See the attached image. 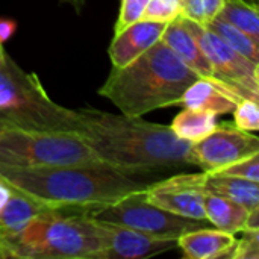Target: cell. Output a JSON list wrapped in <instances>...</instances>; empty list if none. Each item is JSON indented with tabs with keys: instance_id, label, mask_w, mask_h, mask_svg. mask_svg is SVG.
I'll return each mask as SVG.
<instances>
[{
	"instance_id": "1",
	"label": "cell",
	"mask_w": 259,
	"mask_h": 259,
	"mask_svg": "<svg viewBox=\"0 0 259 259\" xmlns=\"http://www.w3.org/2000/svg\"><path fill=\"white\" fill-rule=\"evenodd\" d=\"M76 112L77 131L99 161L118 171L138 176L194 165L193 144L179 140L170 126L96 108H80Z\"/></svg>"
},
{
	"instance_id": "2",
	"label": "cell",
	"mask_w": 259,
	"mask_h": 259,
	"mask_svg": "<svg viewBox=\"0 0 259 259\" xmlns=\"http://www.w3.org/2000/svg\"><path fill=\"white\" fill-rule=\"evenodd\" d=\"M0 182L41 208L70 212H90L149 185L135 175L118 171L103 162L0 167Z\"/></svg>"
},
{
	"instance_id": "3",
	"label": "cell",
	"mask_w": 259,
	"mask_h": 259,
	"mask_svg": "<svg viewBox=\"0 0 259 259\" xmlns=\"http://www.w3.org/2000/svg\"><path fill=\"white\" fill-rule=\"evenodd\" d=\"M161 39L131 64L114 68L99 94L111 100L127 117H143L152 111L178 106L184 91L197 79Z\"/></svg>"
},
{
	"instance_id": "4",
	"label": "cell",
	"mask_w": 259,
	"mask_h": 259,
	"mask_svg": "<svg viewBox=\"0 0 259 259\" xmlns=\"http://www.w3.org/2000/svg\"><path fill=\"white\" fill-rule=\"evenodd\" d=\"M5 250L8 259H99L103 240L87 212L47 209L5 238Z\"/></svg>"
},
{
	"instance_id": "5",
	"label": "cell",
	"mask_w": 259,
	"mask_h": 259,
	"mask_svg": "<svg viewBox=\"0 0 259 259\" xmlns=\"http://www.w3.org/2000/svg\"><path fill=\"white\" fill-rule=\"evenodd\" d=\"M77 112L53 102L41 80L0 46V126L77 131Z\"/></svg>"
},
{
	"instance_id": "6",
	"label": "cell",
	"mask_w": 259,
	"mask_h": 259,
	"mask_svg": "<svg viewBox=\"0 0 259 259\" xmlns=\"http://www.w3.org/2000/svg\"><path fill=\"white\" fill-rule=\"evenodd\" d=\"M79 131L0 126V167L99 164Z\"/></svg>"
},
{
	"instance_id": "7",
	"label": "cell",
	"mask_w": 259,
	"mask_h": 259,
	"mask_svg": "<svg viewBox=\"0 0 259 259\" xmlns=\"http://www.w3.org/2000/svg\"><path fill=\"white\" fill-rule=\"evenodd\" d=\"M144 190L131 193L117 202L96 208L87 212V215L102 223L118 225L149 235L170 238H178L185 232L211 226L208 220H194L176 215L150 203L144 196Z\"/></svg>"
},
{
	"instance_id": "8",
	"label": "cell",
	"mask_w": 259,
	"mask_h": 259,
	"mask_svg": "<svg viewBox=\"0 0 259 259\" xmlns=\"http://www.w3.org/2000/svg\"><path fill=\"white\" fill-rule=\"evenodd\" d=\"M182 18L187 30L194 36L203 55L209 61L214 79L235 88L244 99H259V64L252 62L206 26Z\"/></svg>"
},
{
	"instance_id": "9",
	"label": "cell",
	"mask_w": 259,
	"mask_h": 259,
	"mask_svg": "<svg viewBox=\"0 0 259 259\" xmlns=\"http://www.w3.org/2000/svg\"><path fill=\"white\" fill-rule=\"evenodd\" d=\"M256 153L258 137L228 123L219 124L214 132L191 146L193 164L202 171H217Z\"/></svg>"
},
{
	"instance_id": "10",
	"label": "cell",
	"mask_w": 259,
	"mask_h": 259,
	"mask_svg": "<svg viewBox=\"0 0 259 259\" xmlns=\"http://www.w3.org/2000/svg\"><path fill=\"white\" fill-rule=\"evenodd\" d=\"M205 191L200 185V173L176 175L156 184H149L144 190L146 199L176 215L194 220L205 219Z\"/></svg>"
},
{
	"instance_id": "11",
	"label": "cell",
	"mask_w": 259,
	"mask_h": 259,
	"mask_svg": "<svg viewBox=\"0 0 259 259\" xmlns=\"http://www.w3.org/2000/svg\"><path fill=\"white\" fill-rule=\"evenodd\" d=\"M97 225L103 240L99 259H144L178 249V238L155 237L111 223Z\"/></svg>"
},
{
	"instance_id": "12",
	"label": "cell",
	"mask_w": 259,
	"mask_h": 259,
	"mask_svg": "<svg viewBox=\"0 0 259 259\" xmlns=\"http://www.w3.org/2000/svg\"><path fill=\"white\" fill-rule=\"evenodd\" d=\"M167 23L138 20L131 26L124 27L118 33H114V38L109 44L108 53L114 68H121L143 55L162 36Z\"/></svg>"
},
{
	"instance_id": "13",
	"label": "cell",
	"mask_w": 259,
	"mask_h": 259,
	"mask_svg": "<svg viewBox=\"0 0 259 259\" xmlns=\"http://www.w3.org/2000/svg\"><path fill=\"white\" fill-rule=\"evenodd\" d=\"M244 97L231 85L214 77H197L181 96L178 106L200 109L215 115L231 114Z\"/></svg>"
},
{
	"instance_id": "14",
	"label": "cell",
	"mask_w": 259,
	"mask_h": 259,
	"mask_svg": "<svg viewBox=\"0 0 259 259\" xmlns=\"http://www.w3.org/2000/svg\"><path fill=\"white\" fill-rule=\"evenodd\" d=\"M237 243L235 234L206 226L178 237V249L190 259L226 258L232 253Z\"/></svg>"
},
{
	"instance_id": "15",
	"label": "cell",
	"mask_w": 259,
	"mask_h": 259,
	"mask_svg": "<svg viewBox=\"0 0 259 259\" xmlns=\"http://www.w3.org/2000/svg\"><path fill=\"white\" fill-rule=\"evenodd\" d=\"M161 41L193 71L197 73L199 77H212V67L206 56L203 55L200 46L194 39V36L187 30L182 23V18L178 17L176 20L167 23Z\"/></svg>"
},
{
	"instance_id": "16",
	"label": "cell",
	"mask_w": 259,
	"mask_h": 259,
	"mask_svg": "<svg viewBox=\"0 0 259 259\" xmlns=\"http://www.w3.org/2000/svg\"><path fill=\"white\" fill-rule=\"evenodd\" d=\"M200 185L205 193L223 196L232 202L243 205L249 211L259 208V182L217 175L211 171H202Z\"/></svg>"
},
{
	"instance_id": "17",
	"label": "cell",
	"mask_w": 259,
	"mask_h": 259,
	"mask_svg": "<svg viewBox=\"0 0 259 259\" xmlns=\"http://www.w3.org/2000/svg\"><path fill=\"white\" fill-rule=\"evenodd\" d=\"M203 205L205 219L211 223L212 228L231 234H240L243 229H246L250 211L243 205L212 193L205 194Z\"/></svg>"
},
{
	"instance_id": "18",
	"label": "cell",
	"mask_w": 259,
	"mask_h": 259,
	"mask_svg": "<svg viewBox=\"0 0 259 259\" xmlns=\"http://www.w3.org/2000/svg\"><path fill=\"white\" fill-rule=\"evenodd\" d=\"M217 126L219 123L215 114L200 109L184 108L173 118L170 129L179 140L194 144L203 140L205 137H208L211 132H214Z\"/></svg>"
},
{
	"instance_id": "19",
	"label": "cell",
	"mask_w": 259,
	"mask_h": 259,
	"mask_svg": "<svg viewBox=\"0 0 259 259\" xmlns=\"http://www.w3.org/2000/svg\"><path fill=\"white\" fill-rule=\"evenodd\" d=\"M42 211L47 209L38 206L36 203L26 199L24 196L11 191V197L0 209V235L3 238V244H5V238L23 229L36 214Z\"/></svg>"
},
{
	"instance_id": "20",
	"label": "cell",
	"mask_w": 259,
	"mask_h": 259,
	"mask_svg": "<svg viewBox=\"0 0 259 259\" xmlns=\"http://www.w3.org/2000/svg\"><path fill=\"white\" fill-rule=\"evenodd\" d=\"M219 17L240 29L252 41L259 42L258 5L249 0H226Z\"/></svg>"
},
{
	"instance_id": "21",
	"label": "cell",
	"mask_w": 259,
	"mask_h": 259,
	"mask_svg": "<svg viewBox=\"0 0 259 259\" xmlns=\"http://www.w3.org/2000/svg\"><path fill=\"white\" fill-rule=\"evenodd\" d=\"M206 26L211 32H214L215 35H219L226 44H229L234 50H237L238 53H241L243 56H246L247 59H250L252 62L259 64V49L258 42L252 41L246 33H243L240 29H237L235 26H232L231 23H228L226 20L220 18L219 15L214 17L209 23L203 24Z\"/></svg>"
},
{
	"instance_id": "22",
	"label": "cell",
	"mask_w": 259,
	"mask_h": 259,
	"mask_svg": "<svg viewBox=\"0 0 259 259\" xmlns=\"http://www.w3.org/2000/svg\"><path fill=\"white\" fill-rule=\"evenodd\" d=\"M225 2L226 0H185L181 17L206 24L219 15Z\"/></svg>"
},
{
	"instance_id": "23",
	"label": "cell",
	"mask_w": 259,
	"mask_h": 259,
	"mask_svg": "<svg viewBox=\"0 0 259 259\" xmlns=\"http://www.w3.org/2000/svg\"><path fill=\"white\" fill-rule=\"evenodd\" d=\"M182 0H149L143 20L170 23L182 15Z\"/></svg>"
},
{
	"instance_id": "24",
	"label": "cell",
	"mask_w": 259,
	"mask_h": 259,
	"mask_svg": "<svg viewBox=\"0 0 259 259\" xmlns=\"http://www.w3.org/2000/svg\"><path fill=\"white\" fill-rule=\"evenodd\" d=\"M234 126L246 132H258L259 129V108L258 100L243 99L237 103L232 111Z\"/></svg>"
},
{
	"instance_id": "25",
	"label": "cell",
	"mask_w": 259,
	"mask_h": 259,
	"mask_svg": "<svg viewBox=\"0 0 259 259\" xmlns=\"http://www.w3.org/2000/svg\"><path fill=\"white\" fill-rule=\"evenodd\" d=\"M217 175H225V176H234V178H241L247 181L259 182V153L252 155L249 158H244L241 161H237L225 168H220L217 171H211Z\"/></svg>"
},
{
	"instance_id": "26",
	"label": "cell",
	"mask_w": 259,
	"mask_h": 259,
	"mask_svg": "<svg viewBox=\"0 0 259 259\" xmlns=\"http://www.w3.org/2000/svg\"><path fill=\"white\" fill-rule=\"evenodd\" d=\"M241 238H237L235 247L229 258L259 259V229H243Z\"/></svg>"
},
{
	"instance_id": "27",
	"label": "cell",
	"mask_w": 259,
	"mask_h": 259,
	"mask_svg": "<svg viewBox=\"0 0 259 259\" xmlns=\"http://www.w3.org/2000/svg\"><path fill=\"white\" fill-rule=\"evenodd\" d=\"M147 2H149V0H121L120 14H118L117 23H115L114 33H118V32L123 30L124 27H127V26H131L132 23L141 20Z\"/></svg>"
},
{
	"instance_id": "28",
	"label": "cell",
	"mask_w": 259,
	"mask_h": 259,
	"mask_svg": "<svg viewBox=\"0 0 259 259\" xmlns=\"http://www.w3.org/2000/svg\"><path fill=\"white\" fill-rule=\"evenodd\" d=\"M17 30V21L11 18H0V46H3Z\"/></svg>"
},
{
	"instance_id": "29",
	"label": "cell",
	"mask_w": 259,
	"mask_h": 259,
	"mask_svg": "<svg viewBox=\"0 0 259 259\" xmlns=\"http://www.w3.org/2000/svg\"><path fill=\"white\" fill-rule=\"evenodd\" d=\"M9 197H11V190L3 182H0V209L5 206V203L8 202Z\"/></svg>"
},
{
	"instance_id": "30",
	"label": "cell",
	"mask_w": 259,
	"mask_h": 259,
	"mask_svg": "<svg viewBox=\"0 0 259 259\" xmlns=\"http://www.w3.org/2000/svg\"><path fill=\"white\" fill-rule=\"evenodd\" d=\"M61 2L70 5V6H73L76 12H79V11L83 8V5H85V0H61Z\"/></svg>"
},
{
	"instance_id": "31",
	"label": "cell",
	"mask_w": 259,
	"mask_h": 259,
	"mask_svg": "<svg viewBox=\"0 0 259 259\" xmlns=\"http://www.w3.org/2000/svg\"><path fill=\"white\" fill-rule=\"evenodd\" d=\"M0 259H8L6 258V250H5V244H3L2 235H0Z\"/></svg>"
},
{
	"instance_id": "32",
	"label": "cell",
	"mask_w": 259,
	"mask_h": 259,
	"mask_svg": "<svg viewBox=\"0 0 259 259\" xmlns=\"http://www.w3.org/2000/svg\"><path fill=\"white\" fill-rule=\"evenodd\" d=\"M252 2H253V3H256V2H255V0H252Z\"/></svg>"
},
{
	"instance_id": "33",
	"label": "cell",
	"mask_w": 259,
	"mask_h": 259,
	"mask_svg": "<svg viewBox=\"0 0 259 259\" xmlns=\"http://www.w3.org/2000/svg\"><path fill=\"white\" fill-rule=\"evenodd\" d=\"M184 2H185V0H182V3H184Z\"/></svg>"
}]
</instances>
